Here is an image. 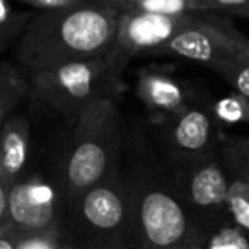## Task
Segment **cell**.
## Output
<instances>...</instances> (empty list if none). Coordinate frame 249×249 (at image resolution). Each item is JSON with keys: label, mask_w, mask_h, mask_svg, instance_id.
Here are the masks:
<instances>
[{"label": "cell", "mask_w": 249, "mask_h": 249, "mask_svg": "<svg viewBox=\"0 0 249 249\" xmlns=\"http://www.w3.org/2000/svg\"><path fill=\"white\" fill-rule=\"evenodd\" d=\"M120 140V111L109 96L97 97L79 111L65 166L67 188L72 196H80L107 179Z\"/></svg>", "instance_id": "cell-2"}, {"label": "cell", "mask_w": 249, "mask_h": 249, "mask_svg": "<svg viewBox=\"0 0 249 249\" xmlns=\"http://www.w3.org/2000/svg\"><path fill=\"white\" fill-rule=\"evenodd\" d=\"M218 160L232 181L249 183V137H231L218 143Z\"/></svg>", "instance_id": "cell-14"}, {"label": "cell", "mask_w": 249, "mask_h": 249, "mask_svg": "<svg viewBox=\"0 0 249 249\" xmlns=\"http://www.w3.org/2000/svg\"><path fill=\"white\" fill-rule=\"evenodd\" d=\"M213 116L218 123L239 124L249 123V99L237 92L222 97L213 106Z\"/></svg>", "instance_id": "cell-17"}, {"label": "cell", "mask_w": 249, "mask_h": 249, "mask_svg": "<svg viewBox=\"0 0 249 249\" xmlns=\"http://www.w3.org/2000/svg\"><path fill=\"white\" fill-rule=\"evenodd\" d=\"M80 213L90 229L101 234L118 232L128 220V198L113 181H103L80 195Z\"/></svg>", "instance_id": "cell-9"}, {"label": "cell", "mask_w": 249, "mask_h": 249, "mask_svg": "<svg viewBox=\"0 0 249 249\" xmlns=\"http://www.w3.org/2000/svg\"><path fill=\"white\" fill-rule=\"evenodd\" d=\"M26 94H29V82L24 73L11 63H0V128Z\"/></svg>", "instance_id": "cell-13"}, {"label": "cell", "mask_w": 249, "mask_h": 249, "mask_svg": "<svg viewBox=\"0 0 249 249\" xmlns=\"http://www.w3.org/2000/svg\"><path fill=\"white\" fill-rule=\"evenodd\" d=\"M171 142L184 159L213 156L217 145L215 116L200 107H184L173 114Z\"/></svg>", "instance_id": "cell-10"}, {"label": "cell", "mask_w": 249, "mask_h": 249, "mask_svg": "<svg viewBox=\"0 0 249 249\" xmlns=\"http://www.w3.org/2000/svg\"><path fill=\"white\" fill-rule=\"evenodd\" d=\"M18 249H60L56 244V239L53 235V229L39 234L24 235Z\"/></svg>", "instance_id": "cell-22"}, {"label": "cell", "mask_w": 249, "mask_h": 249, "mask_svg": "<svg viewBox=\"0 0 249 249\" xmlns=\"http://www.w3.org/2000/svg\"><path fill=\"white\" fill-rule=\"evenodd\" d=\"M103 2L114 4V5H118V7H121V9H126V7H130V5L135 4V2H139V0H103Z\"/></svg>", "instance_id": "cell-29"}, {"label": "cell", "mask_w": 249, "mask_h": 249, "mask_svg": "<svg viewBox=\"0 0 249 249\" xmlns=\"http://www.w3.org/2000/svg\"><path fill=\"white\" fill-rule=\"evenodd\" d=\"M137 225L145 249H173L198 227L176 195L164 188H149L137 203Z\"/></svg>", "instance_id": "cell-4"}, {"label": "cell", "mask_w": 249, "mask_h": 249, "mask_svg": "<svg viewBox=\"0 0 249 249\" xmlns=\"http://www.w3.org/2000/svg\"><path fill=\"white\" fill-rule=\"evenodd\" d=\"M24 234L9 225L7 229L0 231V249H18Z\"/></svg>", "instance_id": "cell-26"}, {"label": "cell", "mask_w": 249, "mask_h": 249, "mask_svg": "<svg viewBox=\"0 0 249 249\" xmlns=\"http://www.w3.org/2000/svg\"><path fill=\"white\" fill-rule=\"evenodd\" d=\"M9 193H11V184L0 174V231H4L11 225L9 222Z\"/></svg>", "instance_id": "cell-23"}, {"label": "cell", "mask_w": 249, "mask_h": 249, "mask_svg": "<svg viewBox=\"0 0 249 249\" xmlns=\"http://www.w3.org/2000/svg\"><path fill=\"white\" fill-rule=\"evenodd\" d=\"M123 9L103 0L39 11L21 31L14 58L24 73L107 56Z\"/></svg>", "instance_id": "cell-1"}, {"label": "cell", "mask_w": 249, "mask_h": 249, "mask_svg": "<svg viewBox=\"0 0 249 249\" xmlns=\"http://www.w3.org/2000/svg\"><path fill=\"white\" fill-rule=\"evenodd\" d=\"M29 156V124L26 118L11 116L0 128V174L14 186L21 181V174Z\"/></svg>", "instance_id": "cell-11"}, {"label": "cell", "mask_w": 249, "mask_h": 249, "mask_svg": "<svg viewBox=\"0 0 249 249\" xmlns=\"http://www.w3.org/2000/svg\"><path fill=\"white\" fill-rule=\"evenodd\" d=\"M150 55L179 56L191 62L205 63L208 67L222 60L234 58L215 31L208 12H196L191 24L174 35L164 46L154 50Z\"/></svg>", "instance_id": "cell-7"}, {"label": "cell", "mask_w": 249, "mask_h": 249, "mask_svg": "<svg viewBox=\"0 0 249 249\" xmlns=\"http://www.w3.org/2000/svg\"><path fill=\"white\" fill-rule=\"evenodd\" d=\"M12 9L9 0H0V24H12Z\"/></svg>", "instance_id": "cell-28"}, {"label": "cell", "mask_w": 249, "mask_h": 249, "mask_svg": "<svg viewBox=\"0 0 249 249\" xmlns=\"http://www.w3.org/2000/svg\"><path fill=\"white\" fill-rule=\"evenodd\" d=\"M208 239H210V234H207L201 227H196L191 232L190 237L184 239L181 244H178L173 249H207Z\"/></svg>", "instance_id": "cell-24"}, {"label": "cell", "mask_w": 249, "mask_h": 249, "mask_svg": "<svg viewBox=\"0 0 249 249\" xmlns=\"http://www.w3.org/2000/svg\"><path fill=\"white\" fill-rule=\"evenodd\" d=\"M16 2H21V4L31 5L39 11H52V9H63L70 7V5H75L84 0H16Z\"/></svg>", "instance_id": "cell-25"}, {"label": "cell", "mask_w": 249, "mask_h": 249, "mask_svg": "<svg viewBox=\"0 0 249 249\" xmlns=\"http://www.w3.org/2000/svg\"><path fill=\"white\" fill-rule=\"evenodd\" d=\"M56 193L41 178L18 181L9 193V222L24 235L53 229Z\"/></svg>", "instance_id": "cell-6"}, {"label": "cell", "mask_w": 249, "mask_h": 249, "mask_svg": "<svg viewBox=\"0 0 249 249\" xmlns=\"http://www.w3.org/2000/svg\"><path fill=\"white\" fill-rule=\"evenodd\" d=\"M28 21L29 19H26V21H19V22H12V24H0V41H4L9 35H12V33L16 31V29L24 28V26L28 24Z\"/></svg>", "instance_id": "cell-27"}, {"label": "cell", "mask_w": 249, "mask_h": 249, "mask_svg": "<svg viewBox=\"0 0 249 249\" xmlns=\"http://www.w3.org/2000/svg\"><path fill=\"white\" fill-rule=\"evenodd\" d=\"M208 18H210V22L213 24L217 35L220 36L222 43L229 50V53L234 58L249 65V38L239 33L237 28L231 22V19L225 18V16L208 12Z\"/></svg>", "instance_id": "cell-15"}, {"label": "cell", "mask_w": 249, "mask_h": 249, "mask_svg": "<svg viewBox=\"0 0 249 249\" xmlns=\"http://www.w3.org/2000/svg\"><path fill=\"white\" fill-rule=\"evenodd\" d=\"M188 160L191 162L184 178V198L188 203L198 210H225L232 179L220 160L213 156Z\"/></svg>", "instance_id": "cell-8"}, {"label": "cell", "mask_w": 249, "mask_h": 249, "mask_svg": "<svg viewBox=\"0 0 249 249\" xmlns=\"http://www.w3.org/2000/svg\"><path fill=\"white\" fill-rule=\"evenodd\" d=\"M196 12L183 16H164L152 12H139L123 9L118 22L116 38L109 52V60L114 69H120L124 60L140 53H152L164 46L174 35L191 24Z\"/></svg>", "instance_id": "cell-5"}, {"label": "cell", "mask_w": 249, "mask_h": 249, "mask_svg": "<svg viewBox=\"0 0 249 249\" xmlns=\"http://www.w3.org/2000/svg\"><path fill=\"white\" fill-rule=\"evenodd\" d=\"M234 18H242V19H249V7L242 9L241 12H237V14L234 16Z\"/></svg>", "instance_id": "cell-30"}, {"label": "cell", "mask_w": 249, "mask_h": 249, "mask_svg": "<svg viewBox=\"0 0 249 249\" xmlns=\"http://www.w3.org/2000/svg\"><path fill=\"white\" fill-rule=\"evenodd\" d=\"M113 70L109 56L41 70L28 75L29 94L56 111L79 114L90 101L107 96L104 87Z\"/></svg>", "instance_id": "cell-3"}, {"label": "cell", "mask_w": 249, "mask_h": 249, "mask_svg": "<svg viewBox=\"0 0 249 249\" xmlns=\"http://www.w3.org/2000/svg\"><path fill=\"white\" fill-rule=\"evenodd\" d=\"M207 249H249V235L237 225H224L210 234Z\"/></svg>", "instance_id": "cell-19"}, {"label": "cell", "mask_w": 249, "mask_h": 249, "mask_svg": "<svg viewBox=\"0 0 249 249\" xmlns=\"http://www.w3.org/2000/svg\"><path fill=\"white\" fill-rule=\"evenodd\" d=\"M249 7V0H190L191 12H213L222 16H235Z\"/></svg>", "instance_id": "cell-21"}, {"label": "cell", "mask_w": 249, "mask_h": 249, "mask_svg": "<svg viewBox=\"0 0 249 249\" xmlns=\"http://www.w3.org/2000/svg\"><path fill=\"white\" fill-rule=\"evenodd\" d=\"M137 94L149 109L160 114L173 116L188 107L183 87L164 73L143 72L140 75Z\"/></svg>", "instance_id": "cell-12"}, {"label": "cell", "mask_w": 249, "mask_h": 249, "mask_svg": "<svg viewBox=\"0 0 249 249\" xmlns=\"http://www.w3.org/2000/svg\"><path fill=\"white\" fill-rule=\"evenodd\" d=\"M225 210L229 212L232 222L249 235V183L232 181L225 201Z\"/></svg>", "instance_id": "cell-16"}, {"label": "cell", "mask_w": 249, "mask_h": 249, "mask_svg": "<svg viewBox=\"0 0 249 249\" xmlns=\"http://www.w3.org/2000/svg\"><path fill=\"white\" fill-rule=\"evenodd\" d=\"M215 73L229 82L234 92L249 99V65L237 58H227L210 67Z\"/></svg>", "instance_id": "cell-18"}, {"label": "cell", "mask_w": 249, "mask_h": 249, "mask_svg": "<svg viewBox=\"0 0 249 249\" xmlns=\"http://www.w3.org/2000/svg\"><path fill=\"white\" fill-rule=\"evenodd\" d=\"M128 11L152 12L164 16H183L191 12L190 0H139L133 5L126 7Z\"/></svg>", "instance_id": "cell-20"}]
</instances>
